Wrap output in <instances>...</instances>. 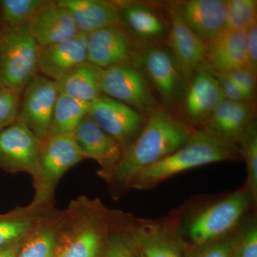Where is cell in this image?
Masks as SVG:
<instances>
[{"label":"cell","mask_w":257,"mask_h":257,"mask_svg":"<svg viewBox=\"0 0 257 257\" xmlns=\"http://www.w3.org/2000/svg\"><path fill=\"white\" fill-rule=\"evenodd\" d=\"M141 62L165 104L173 106L183 100L187 83L170 50L151 47L143 52Z\"/></svg>","instance_id":"11"},{"label":"cell","mask_w":257,"mask_h":257,"mask_svg":"<svg viewBox=\"0 0 257 257\" xmlns=\"http://www.w3.org/2000/svg\"><path fill=\"white\" fill-rule=\"evenodd\" d=\"M114 210L80 196L64 209L54 257H106Z\"/></svg>","instance_id":"2"},{"label":"cell","mask_w":257,"mask_h":257,"mask_svg":"<svg viewBox=\"0 0 257 257\" xmlns=\"http://www.w3.org/2000/svg\"><path fill=\"white\" fill-rule=\"evenodd\" d=\"M246 216L236 229V257H257V225L254 214Z\"/></svg>","instance_id":"33"},{"label":"cell","mask_w":257,"mask_h":257,"mask_svg":"<svg viewBox=\"0 0 257 257\" xmlns=\"http://www.w3.org/2000/svg\"><path fill=\"white\" fill-rule=\"evenodd\" d=\"M87 42L88 35L79 33L70 40L40 47L39 73L58 82L74 67L87 62Z\"/></svg>","instance_id":"17"},{"label":"cell","mask_w":257,"mask_h":257,"mask_svg":"<svg viewBox=\"0 0 257 257\" xmlns=\"http://www.w3.org/2000/svg\"><path fill=\"white\" fill-rule=\"evenodd\" d=\"M236 229L220 239L198 246H188L187 257H236Z\"/></svg>","instance_id":"32"},{"label":"cell","mask_w":257,"mask_h":257,"mask_svg":"<svg viewBox=\"0 0 257 257\" xmlns=\"http://www.w3.org/2000/svg\"><path fill=\"white\" fill-rule=\"evenodd\" d=\"M26 239V238H25ZM25 239L0 248V257H17Z\"/></svg>","instance_id":"38"},{"label":"cell","mask_w":257,"mask_h":257,"mask_svg":"<svg viewBox=\"0 0 257 257\" xmlns=\"http://www.w3.org/2000/svg\"><path fill=\"white\" fill-rule=\"evenodd\" d=\"M239 157L236 145L200 127L194 130L183 147L138 172L125 189L145 190L154 188L181 172L216 162L239 160Z\"/></svg>","instance_id":"3"},{"label":"cell","mask_w":257,"mask_h":257,"mask_svg":"<svg viewBox=\"0 0 257 257\" xmlns=\"http://www.w3.org/2000/svg\"><path fill=\"white\" fill-rule=\"evenodd\" d=\"M138 248L135 218L114 210V222L106 257H134Z\"/></svg>","instance_id":"28"},{"label":"cell","mask_w":257,"mask_h":257,"mask_svg":"<svg viewBox=\"0 0 257 257\" xmlns=\"http://www.w3.org/2000/svg\"><path fill=\"white\" fill-rule=\"evenodd\" d=\"M224 74L231 79L251 101H255L256 75H255L251 70L247 67H243L224 72Z\"/></svg>","instance_id":"35"},{"label":"cell","mask_w":257,"mask_h":257,"mask_svg":"<svg viewBox=\"0 0 257 257\" xmlns=\"http://www.w3.org/2000/svg\"><path fill=\"white\" fill-rule=\"evenodd\" d=\"M102 69L85 62L74 67L57 82L59 94L91 103L101 96Z\"/></svg>","instance_id":"24"},{"label":"cell","mask_w":257,"mask_h":257,"mask_svg":"<svg viewBox=\"0 0 257 257\" xmlns=\"http://www.w3.org/2000/svg\"><path fill=\"white\" fill-rule=\"evenodd\" d=\"M39 50L27 25L5 28L0 34V88L21 96L38 74Z\"/></svg>","instance_id":"5"},{"label":"cell","mask_w":257,"mask_h":257,"mask_svg":"<svg viewBox=\"0 0 257 257\" xmlns=\"http://www.w3.org/2000/svg\"><path fill=\"white\" fill-rule=\"evenodd\" d=\"M255 113L254 102H235L224 99L201 127L236 145L243 132L254 121Z\"/></svg>","instance_id":"20"},{"label":"cell","mask_w":257,"mask_h":257,"mask_svg":"<svg viewBox=\"0 0 257 257\" xmlns=\"http://www.w3.org/2000/svg\"><path fill=\"white\" fill-rule=\"evenodd\" d=\"M73 134L50 137L42 143L38 174L33 180L35 207L53 206L54 194L61 178L74 166L84 160Z\"/></svg>","instance_id":"6"},{"label":"cell","mask_w":257,"mask_h":257,"mask_svg":"<svg viewBox=\"0 0 257 257\" xmlns=\"http://www.w3.org/2000/svg\"><path fill=\"white\" fill-rule=\"evenodd\" d=\"M89 106L90 103L59 94L52 114L49 138L73 134L88 114Z\"/></svg>","instance_id":"27"},{"label":"cell","mask_w":257,"mask_h":257,"mask_svg":"<svg viewBox=\"0 0 257 257\" xmlns=\"http://www.w3.org/2000/svg\"><path fill=\"white\" fill-rule=\"evenodd\" d=\"M246 52L247 68L257 73V22L246 30Z\"/></svg>","instance_id":"37"},{"label":"cell","mask_w":257,"mask_h":257,"mask_svg":"<svg viewBox=\"0 0 257 257\" xmlns=\"http://www.w3.org/2000/svg\"><path fill=\"white\" fill-rule=\"evenodd\" d=\"M137 243L143 257H187L188 246L170 221L135 219Z\"/></svg>","instance_id":"16"},{"label":"cell","mask_w":257,"mask_h":257,"mask_svg":"<svg viewBox=\"0 0 257 257\" xmlns=\"http://www.w3.org/2000/svg\"><path fill=\"white\" fill-rule=\"evenodd\" d=\"M256 0H226V29L246 30L256 23Z\"/></svg>","instance_id":"31"},{"label":"cell","mask_w":257,"mask_h":257,"mask_svg":"<svg viewBox=\"0 0 257 257\" xmlns=\"http://www.w3.org/2000/svg\"><path fill=\"white\" fill-rule=\"evenodd\" d=\"M64 210L52 208L27 236L17 257H54Z\"/></svg>","instance_id":"23"},{"label":"cell","mask_w":257,"mask_h":257,"mask_svg":"<svg viewBox=\"0 0 257 257\" xmlns=\"http://www.w3.org/2000/svg\"><path fill=\"white\" fill-rule=\"evenodd\" d=\"M169 45L188 85L193 74L206 61V44L191 30L172 4H169Z\"/></svg>","instance_id":"14"},{"label":"cell","mask_w":257,"mask_h":257,"mask_svg":"<svg viewBox=\"0 0 257 257\" xmlns=\"http://www.w3.org/2000/svg\"><path fill=\"white\" fill-rule=\"evenodd\" d=\"M256 203L243 189L209 203L182 223L170 221L185 244L189 241L187 246H198L232 233Z\"/></svg>","instance_id":"4"},{"label":"cell","mask_w":257,"mask_h":257,"mask_svg":"<svg viewBox=\"0 0 257 257\" xmlns=\"http://www.w3.org/2000/svg\"><path fill=\"white\" fill-rule=\"evenodd\" d=\"M133 47L119 25L106 27L88 35L87 62L101 69L130 63Z\"/></svg>","instance_id":"18"},{"label":"cell","mask_w":257,"mask_h":257,"mask_svg":"<svg viewBox=\"0 0 257 257\" xmlns=\"http://www.w3.org/2000/svg\"><path fill=\"white\" fill-rule=\"evenodd\" d=\"M73 19L79 33L89 35L106 27L121 24L114 3L104 0H58Z\"/></svg>","instance_id":"22"},{"label":"cell","mask_w":257,"mask_h":257,"mask_svg":"<svg viewBox=\"0 0 257 257\" xmlns=\"http://www.w3.org/2000/svg\"><path fill=\"white\" fill-rule=\"evenodd\" d=\"M211 70L219 82L225 99L235 102H254L251 101L227 76L221 72H216L212 69Z\"/></svg>","instance_id":"36"},{"label":"cell","mask_w":257,"mask_h":257,"mask_svg":"<svg viewBox=\"0 0 257 257\" xmlns=\"http://www.w3.org/2000/svg\"><path fill=\"white\" fill-rule=\"evenodd\" d=\"M205 62L222 73L247 67L246 31L226 29L206 43Z\"/></svg>","instance_id":"21"},{"label":"cell","mask_w":257,"mask_h":257,"mask_svg":"<svg viewBox=\"0 0 257 257\" xmlns=\"http://www.w3.org/2000/svg\"><path fill=\"white\" fill-rule=\"evenodd\" d=\"M20 96L9 89L0 88V133L16 121Z\"/></svg>","instance_id":"34"},{"label":"cell","mask_w":257,"mask_h":257,"mask_svg":"<svg viewBox=\"0 0 257 257\" xmlns=\"http://www.w3.org/2000/svg\"><path fill=\"white\" fill-rule=\"evenodd\" d=\"M171 4L205 44L226 30V0H185Z\"/></svg>","instance_id":"15"},{"label":"cell","mask_w":257,"mask_h":257,"mask_svg":"<svg viewBox=\"0 0 257 257\" xmlns=\"http://www.w3.org/2000/svg\"><path fill=\"white\" fill-rule=\"evenodd\" d=\"M42 143L25 124L16 120L0 133V169L13 174L25 172L35 180Z\"/></svg>","instance_id":"10"},{"label":"cell","mask_w":257,"mask_h":257,"mask_svg":"<svg viewBox=\"0 0 257 257\" xmlns=\"http://www.w3.org/2000/svg\"><path fill=\"white\" fill-rule=\"evenodd\" d=\"M52 208L29 204L0 214V248L25 239Z\"/></svg>","instance_id":"25"},{"label":"cell","mask_w":257,"mask_h":257,"mask_svg":"<svg viewBox=\"0 0 257 257\" xmlns=\"http://www.w3.org/2000/svg\"><path fill=\"white\" fill-rule=\"evenodd\" d=\"M49 0H3L0 15L6 28L23 26L30 22Z\"/></svg>","instance_id":"30"},{"label":"cell","mask_w":257,"mask_h":257,"mask_svg":"<svg viewBox=\"0 0 257 257\" xmlns=\"http://www.w3.org/2000/svg\"><path fill=\"white\" fill-rule=\"evenodd\" d=\"M73 136L84 158L96 161L101 168L98 174L110 184L122 154L119 143L99 128L88 114L79 123Z\"/></svg>","instance_id":"12"},{"label":"cell","mask_w":257,"mask_h":257,"mask_svg":"<svg viewBox=\"0 0 257 257\" xmlns=\"http://www.w3.org/2000/svg\"><path fill=\"white\" fill-rule=\"evenodd\" d=\"M101 93L133 108L145 116L158 107L144 74L130 63L101 70Z\"/></svg>","instance_id":"7"},{"label":"cell","mask_w":257,"mask_h":257,"mask_svg":"<svg viewBox=\"0 0 257 257\" xmlns=\"http://www.w3.org/2000/svg\"><path fill=\"white\" fill-rule=\"evenodd\" d=\"M88 116L119 143L122 152L135 141L147 119L130 106L103 95L90 103Z\"/></svg>","instance_id":"9"},{"label":"cell","mask_w":257,"mask_h":257,"mask_svg":"<svg viewBox=\"0 0 257 257\" xmlns=\"http://www.w3.org/2000/svg\"><path fill=\"white\" fill-rule=\"evenodd\" d=\"M21 95L16 120L44 143L50 135L52 114L59 95L57 82L37 74Z\"/></svg>","instance_id":"8"},{"label":"cell","mask_w":257,"mask_h":257,"mask_svg":"<svg viewBox=\"0 0 257 257\" xmlns=\"http://www.w3.org/2000/svg\"><path fill=\"white\" fill-rule=\"evenodd\" d=\"M240 157L246 164L247 177L244 189L257 200V124L253 121L241 135L238 143Z\"/></svg>","instance_id":"29"},{"label":"cell","mask_w":257,"mask_h":257,"mask_svg":"<svg viewBox=\"0 0 257 257\" xmlns=\"http://www.w3.org/2000/svg\"><path fill=\"white\" fill-rule=\"evenodd\" d=\"M194 131L190 125L158 106L147 116L142 131L123 151L110 184L126 188L140 171L183 147Z\"/></svg>","instance_id":"1"},{"label":"cell","mask_w":257,"mask_h":257,"mask_svg":"<svg viewBox=\"0 0 257 257\" xmlns=\"http://www.w3.org/2000/svg\"><path fill=\"white\" fill-rule=\"evenodd\" d=\"M27 27L40 47L70 40L79 33L73 19L57 1H49Z\"/></svg>","instance_id":"19"},{"label":"cell","mask_w":257,"mask_h":257,"mask_svg":"<svg viewBox=\"0 0 257 257\" xmlns=\"http://www.w3.org/2000/svg\"><path fill=\"white\" fill-rule=\"evenodd\" d=\"M117 7L121 23H124L135 35L143 39L160 37L165 25L150 7L141 3H121Z\"/></svg>","instance_id":"26"},{"label":"cell","mask_w":257,"mask_h":257,"mask_svg":"<svg viewBox=\"0 0 257 257\" xmlns=\"http://www.w3.org/2000/svg\"><path fill=\"white\" fill-rule=\"evenodd\" d=\"M134 257H143V255L141 254V253L139 251L138 248H137L136 252L135 253V256Z\"/></svg>","instance_id":"39"},{"label":"cell","mask_w":257,"mask_h":257,"mask_svg":"<svg viewBox=\"0 0 257 257\" xmlns=\"http://www.w3.org/2000/svg\"><path fill=\"white\" fill-rule=\"evenodd\" d=\"M224 99L217 79L211 67L204 62L193 74L184 94V108L187 119L192 124L202 126Z\"/></svg>","instance_id":"13"}]
</instances>
